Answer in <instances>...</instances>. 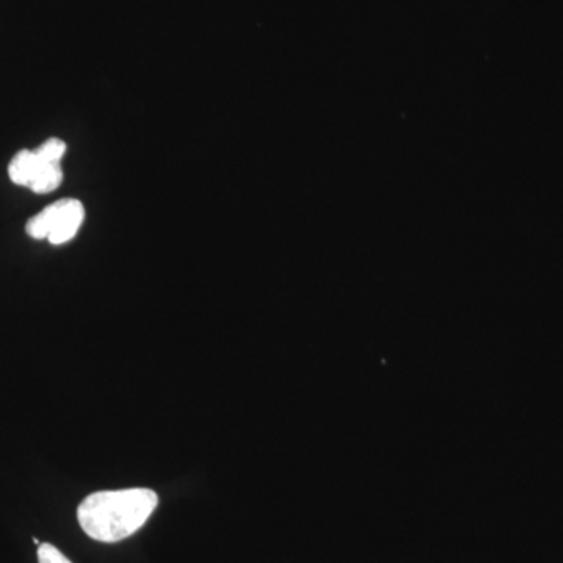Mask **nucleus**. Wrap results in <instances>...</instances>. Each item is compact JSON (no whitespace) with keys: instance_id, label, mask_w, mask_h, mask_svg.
<instances>
[{"instance_id":"nucleus-1","label":"nucleus","mask_w":563,"mask_h":563,"mask_svg":"<svg viewBox=\"0 0 563 563\" xmlns=\"http://www.w3.org/2000/svg\"><path fill=\"white\" fill-rule=\"evenodd\" d=\"M158 506L151 488L92 493L80 503L77 520L90 539L118 543L139 532Z\"/></svg>"},{"instance_id":"nucleus-2","label":"nucleus","mask_w":563,"mask_h":563,"mask_svg":"<svg viewBox=\"0 0 563 563\" xmlns=\"http://www.w3.org/2000/svg\"><path fill=\"white\" fill-rule=\"evenodd\" d=\"M84 220L85 209L81 202L77 201V199L66 198L65 207H63L60 217H58L57 224L52 229L47 240L54 246H60V244L70 242L79 232Z\"/></svg>"},{"instance_id":"nucleus-3","label":"nucleus","mask_w":563,"mask_h":563,"mask_svg":"<svg viewBox=\"0 0 563 563\" xmlns=\"http://www.w3.org/2000/svg\"><path fill=\"white\" fill-rule=\"evenodd\" d=\"M44 163L51 162L43 161L35 151L22 150L18 152L9 166L11 181L20 185V187H29Z\"/></svg>"},{"instance_id":"nucleus-4","label":"nucleus","mask_w":563,"mask_h":563,"mask_svg":"<svg viewBox=\"0 0 563 563\" xmlns=\"http://www.w3.org/2000/svg\"><path fill=\"white\" fill-rule=\"evenodd\" d=\"M65 201L66 199H62V201L51 203L49 207H46V209L31 218L27 225H25L27 235L35 240L47 239L54 225L57 224L58 217H60L63 207H65Z\"/></svg>"},{"instance_id":"nucleus-5","label":"nucleus","mask_w":563,"mask_h":563,"mask_svg":"<svg viewBox=\"0 0 563 563\" xmlns=\"http://www.w3.org/2000/svg\"><path fill=\"white\" fill-rule=\"evenodd\" d=\"M62 181L63 169L60 163H44L29 188L36 195H47V192L57 190Z\"/></svg>"},{"instance_id":"nucleus-6","label":"nucleus","mask_w":563,"mask_h":563,"mask_svg":"<svg viewBox=\"0 0 563 563\" xmlns=\"http://www.w3.org/2000/svg\"><path fill=\"white\" fill-rule=\"evenodd\" d=\"M35 152L41 158H43V161L60 163L63 155H65L66 152V143L60 139H49L44 141L41 146L36 147Z\"/></svg>"},{"instance_id":"nucleus-7","label":"nucleus","mask_w":563,"mask_h":563,"mask_svg":"<svg viewBox=\"0 0 563 563\" xmlns=\"http://www.w3.org/2000/svg\"><path fill=\"white\" fill-rule=\"evenodd\" d=\"M38 562L40 563H73L62 553L60 550L51 543L40 544L38 548Z\"/></svg>"}]
</instances>
